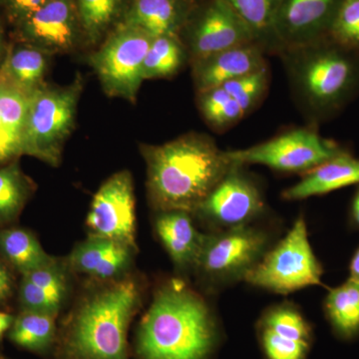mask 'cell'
Listing matches in <instances>:
<instances>
[{
  "mask_svg": "<svg viewBox=\"0 0 359 359\" xmlns=\"http://www.w3.org/2000/svg\"><path fill=\"white\" fill-rule=\"evenodd\" d=\"M145 280L134 273L94 283L75 302L61 335L63 359H128L127 332L140 309Z\"/></svg>",
  "mask_w": 359,
  "mask_h": 359,
  "instance_id": "7a4b0ae2",
  "label": "cell"
},
{
  "mask_svg": "<svg viewBox=\"0 0 359 359\" xmlns=\"http://www.w3.org/2000/svg\"><path fill=\"white\" fill-rule=\"evenodd\" d=\"M351 224L353 228L359 229V187L351 202Z\"/></svg>",
  "mask_w": 359,
  "mask_h": 359,
  "instance_id": "74e56055",
  "label": "cell"
},
{
  "mask_svg": "<svg viewBox=\"0 0 359 359\" xmlns=\"http://www.w3.org/2000/svg\"><path fill=\"white\" fill-rule=\"evenodd\" d=\"M18 23L21 41L50 55L72 50L82 32L75 0H50Z\"/></svg>",
  "mask_w": 359,
  "mask_h": 359,
  "instance_id": "5bb4252c",
  "label": "cell"
},
{
  "mask_svg": "<svg viewBox=\"0 0 359 359\" xmlns=\"http://www.w3.org/2000/svg\"><path fill=\"white\" fill-rule=\"evenodd\" d=\"M6 51L4 35H2L1 30H0V68H1L2 63H4V58H6Z\"/></svg>",
  "mask_w": 359,
  "mask_h": 359,
  "instance_id": "ab89813d",
  "label": "cell"
},
{
  "mask_svg": "<svg viewBox=\"0 0 359 359\" xmlns=\"http://www.w3.org/2000/svg\"><path fill=\"white\" fill-rule=\"evenodd\" d=\"M328 39L348 50L359 51V0H344Z\"/></svg>",
  "mask_w": 359,
  "mask_h": 359,
  "instance_id": "d6a6232c",
  "label": "cell"
},
{
  "mask_svg": "<svg viewBox=\"0 0 359 359\" xmlns=\"http://www.w3.org/2000/svg\"><path fill=\"white\" fill-rule=\"evenodd\" d=\"M189 1H192V0H189Z\"/></svg>",
  "mask_w": 359,
  "mask_h": 359,
  "instance_id": "b9f144b4",
  "label": "cell"
},
{
  "mask_svg": "<svg viewBox=\"0 0 359 359\" xmlns=\"http://www.w3.org/2000/svg\"><path fill=\"white\" fill-rule=\"evenodd\" d=\"M323 269L309 241L306 219H297L285 237L245 276L254 287L287 294L321 285Z\"/></svg>",
  "mask_w": 359,
  "mask_h": 359,
  "instance_id": "8992f818",
  "label": "cell"
},
{
  "mask_svg": "<svg viewBox=\"0 0 359 359\" xmlns=\"http://www.w3.org/2000/svg\"><path fill=\"white\" fill-rule=\"evenodd\" d=\"M140 150L149 201L157 212L193 214L233 165L211 137L196 132L161 145L142 144Z\"/></svg>",
  "mask_w": 359,
  "mask_h": 359,
  "instance_id": "6da1fadb",
  "label": "cell"
},
{
  "mask_svg": "<svg viewBox=\"0 0 359 359\" xmlns=\"http://www.w3.org/2000/svg\"><path fill=\"white\" fill-rule=\"evenodd\" d=\"M83 86V78L78 73L69 84L45 83L33 92L26 120L25 155L52 167L60 164L66 141L75 128Z\"/></svg>",
  "mask_w": 359,
  "mask_h": 359,
  "instance_id": "5b68a950",
  "label": "cell"
},
{
  "mask_svg": "<svg viewBox=\"0 0 359 359\" xmlns=\"http://www.w3.org/2000/svg\"><path fill=\"white\" fill-rule=\"evenodd\" d=\"M82 32L90 43L100 41L124 9L125 0H75Z\"/></svg>",
  "mask_w": 359,
  "mask_h": 359,
  "instance_id": "f1b7e54d",
  "label": "cell"
},
{
  "mask_svg": "<svg viewBox=\"0 0 359 359\" xmlns=\"http://www.w3.org/2000/svg\"><path fill=\"white\" fill-rule=\"evenodd\" d=\"M49 56L50 54L39 47L21 41L7 49L0 70L15 86L32 95L46 83L44 78Z\"/></svg>",
  "mask_w": 359,
  "mask_h": 359,
  "instance_id": "7402d4cb",
  "label": "cell"
},
{
  "mask_svg": "<svg viewBox=\"0 0 359 359\" xmlns=\"http://www.w3.org/2000/svg\"><path fill=\"white\" fill-rule=\"evenodd\" d=\"M14 320L15 314L0 309V340L4 339V335H7V332L13 327Z\"/></svg>",
  "mask_w": 359,
  "mask_h": 359,
  "instance_id": "8d00e7d4",
  "label": "cell"
},
{
  "mask_svg": "<svg viewBox=\"0 0 359 359\" xmlns=\"http://www.w3.org/2000/svg\"><path fill=\"white\" fill-rule=\"evenodd\" d=\"M56 318L39 311H18L7 337L21 349L46 354L55 341Z\"/></svg>",
  "mask_w": 359,
  "mask_h": 359,
  "instance_id": "cb8c5ba5",
  "label": "cell"
},
{
  "mask_svg": "<svg viewBox=\"0 0 359 359\" xmlns=\"http://www.w3.org/2000/svg\"><path fill=\"white\" fill-rule=\"evenodd\" d=\"M261 327L269 328L280 337L311 344V332L308 321L290 304H280L266 311Z\"/></svg>",
  "mask_w": 359,
  "mask_h": 359,
  "instance_id": "4dcf8cb0",
  "label": "cell"
},
{
  "mask_svg": "<svg viewBox=\"0 0 359 359\" xmlns=\"http://www.w3.org/2000/svg\"><path fill=\"white\" fill-rule=\"evenodd\" d=\"M189 0H133L123 22L152 37L179 35L190 14Z\"/></svg>",
  "mask_w": 359,
  "mask_h": 359,
  "instance_id": "ffe728a7",
  "label": "cell"
},
{
  "mask_svg": "<svg viewBox=\"0 0 359 359\" xmlns=\"http://www.w3.org/2000/svg\"><path fill=\"white\" fill-rule=\"evenodd\" d=\"M20 276L0 257V309L8 311L18 295Z\"/></svg>",
  "mask_w": 359,
  "mask_h": 359,
  "instance_id": "e575fe53",
  "label": "cell"
},
{
  "mask_svg": "<svg viewBox=\"0 0 359 359\" xmlns=\"http://www.w3.org/2000/svg\"><path fill=\"white\" fill-rule=\"evenodd\" d=\"M349 278L359 283V247L354 252L349 264Z\"/></svg>",
  "mask_w": 359,
  "mask_h": 359,
  "instance_id": "f35d334b",
  "label": "cell"
},
{
  "mask_svg": "<svg viewBox=\"0 0 359 359\" xmlns=\"http://www.w3.org/2000/svg\"><path fill=\"white\" fill-rule=\"evenodd\" d=\"M269 245L268 233L252 224L204 233L194 271L214 287L245 280Z\"/></svg>",
  "mask_w": 359,
  "mask_h": 359,
  "instance_id": "52a82bcc",
  "label": "cell"
},
{
  "mask_svg": "<svg viewBox=\"0 0 359 359\" xmlns=\"http://www.w3.org/2000/svg\"><path fill=\"white\" fill-rule=\"evenodd\" d=\"M136 252L110 238L88 236L65 259L73 275L83 276L93 283H107L131 273Z\"/></svg>",
  "mask_w": 359,
  "mask_h": 359,
  "instance_id": "9a60e30c",
  "label": "cell"
},
{
  "mask_svg": "<svg viewBox=\"0 0 359 359\" xmlns=\"http://www.w3.org/2000/svg\"><path fill=\"white\" fill-rule=\"evenodd\" d=\"M250 28L255 41L264 51H276L280 46L275 34L278 0H224Z\"/></svg>",
  "mask_w": 359,
  "mask_h": 359,
  "instance_id": "484cf974",
  "label": "cell"
},
{
  "mask_svg": "<svg viewBox=\"0 0 359 359\" xmlns=\"http://www.w3.org/2000/svg\"><path fill=\"white\" fill-rule=\"evenodd\" d=\"M243 167L233 163L193 216L217 231L248 226L259 219L266 209L264 198Z\"/></svg>",
  "mask_w": 359,
  "mask_h": 359,
  "instance_id": "30bf717a",
  "label": "cell"
},
{
  "mask_svg": "<svg viewBox=\"0 0 359 359\" xmlns=\"http://www.w3.org/2000/svg\"><path fill=\"white\" fill-rule=\"evenodd\" d=\"M0 359H11V358H7V356L4 355V353H0Z\"/></svg>",
  "mask_w": 359,
  "mask_h": 359,
  "instance_id": "60d3db41",
  "label": "cell"
},
{
  "mask_svg": "<svg viewBox=\"0 0 359 359\" xmlns=\"http://www.w3.org/2000/svg\"><path fill=\"white\" fill-rule=\"evenodd\" d=\"M290 83L313 119H327L359 90V51L325 39L280 52Z\"/></svg>",
  "mask_w": 359,
  "mask_h": 359,
  "instance_id": "277c9868",
  "label": "cell"
},
{
  "mask_svg": "<svg viewBox=\"0 0 359 359\" xmlns=\"http://www.w3.org/2000/svg\"><path fill=\"white\" fill-rule=\"evenodd\" d=\"M153 39L141 28L121 22L91 54L89 65L106 95L136 102L144 81V60Z\"/></svg>",
  "mask_w": 359,
  "mask_h": 359,
  "instance_id": "ba28073f",
  "label": "cell"
},
{
  "mask_svg": "<svg viewBox=\"0 0 359 359\" xmlns=\"http://www.w3.org/2000/svg\"><path fill=\"white\" fill-rule=\"evenodd\" d=\"M86 226L88 236L110 238L138 250L134 182L128 170L113 174L97 190Z\"/></svg>",
  "mask_w": 359,
  "mask_h": 359,
  "instance_id": "7c38bea8",
  "label": "cell"
},
{
  "mask_svg": "<svg viewBox=\"0 0 359 359\" xmlns=\"http://www.w3.org/2000/svg\"><path fill=\"white\" fill-rule=\"evenodd\" d=\"M0 257L18 276L50 263L55 257L45 252L32 230L18 224L0 228Z\"/></svg>",
  "mask_w": 359,
  "mask_h": 359,
  "instance_id": "44dd1931",
  "label": "cell"
},
{
  "mask_svg": "<svg viewBox=\"0 0 359 359\" xmlns=\"http://www.w3.org/2000/svg\"><path fill=\"white\" fill-rule=\"evenodd\" d=\"M37 186L23 171L20 159L0 167V228L18 223Z\"/></svg>",
  "mask_w": 359,
  "mask_h": 359,
  "instance_id": "603a6c76",
  "label": "cell"
},
{
  "mask_svg": "<svg viewBox=\"0 0 359 359\" xmlns=\"http://www.w3.org/2000/svg\"><path fill=\"white\" fill-rule=\"evenodd\" d=\"M264 52L254 41L193 60V79L198 93L264 69L266 67Z\"/></svg>",
  "mask_w": 359,
  "mask_h": 359,
  "instance_id": "e0dca14e",
  "label": "cell"
},
{
  "mask_svg": "<svg viewBox=\"0 0 359 359\" xmlns=\"http://www.w3.org/2000/svg\"><path fill=\"white\" fill-rule=\"evenodd\" d=\"M346 152L339 144L311 128L294 129L241 150L226 151L231 163L263 165L287 173H308L327 161Z\"/></svg>",
  "mask_w": 359,
  "mask_h": 359,
  "instance_id": "9c48e42d",
  "label": "cell"
},
{
  "mask_svg": "<svg viewBox=\"0 0 359 359\" xmlns=\"http://www.w3.org/2000/svg\"><path fill=\"white\" fill-rule=\"evenodd\" d=\"M72 276L65 257H54L50 263L20 276L16 295L18 311L57 316L69 299Z\"/></svg>",
  "mask_w": 359,
  "mask_h": 359,
  "instance_id": "2e32d148",
  "label": "cell"
},
{
  "mask_svg": "<svg viewBox=\"0 0 359 359\" xmlns=\"http://www.w3.org/2000/svg\"><path fill=\"white\" fill-rule=\"evenodd\" d=\"M264 351L269 359H304L311 344L280 337L271 330L261 327Z\"/></svg>",
  "mask_w": 359,
  "mask_h": 359,
  "instance_id": "836d02e7",
  "label": "cell"
},
{
  "mask_svg": "<svg viewBox=\"0 0 359 359\" xmlns=\"http://www.w3.org/2000/svg\"><path fill=\"white\" fill-rule=\"evenodd\" d=\"M30 96L0 70V117L25 155V134Z\"/></svg>",
  "mask_w": 359,
  "mask_h": 359,
  "instance_id": "83f0119b",
  "label": "cell"
},
{
  "mask_svg": "<svg viewBox=\"0 0 359 359\" xmlns=\"http://www.w3.org/2000/svg\"><path fill=\"white\" fill-rule=\"evenodd\" d=\"M193 215L182 210L157 212L154 219L156 233L176 268L194 269L199 256L204 233L194 224Z\"/></svg>",
  "mask_w": 359,
  "mask_h": 359,
  "instance_id": "ac0fdd59",
  "label": "cell"
},
{
  "mask_svg": "<svg viewBox=\"0 0 359 359\" xmlns=\"http://www.w3.org/2000/svg\"><path fill=\"white\" fill-rule=\"evenodd\" d=\"M181 33L192 61L255 41L250 28L224 0H208L191 9Z\"/></svg>",
  "mask_w": 359,
  "mask_h": 359,
  "instance_id": "8fae6325",
  "label": "cell"
},
{
  "mask_svg": "<svg viewBox=\"0 0 359 359\" xmlns=\"http://www.w3.org/2000/svg\"><path fill=\"white\" fill-rule=\"evenodd\" d=\"M353 185H359V159L346 151L304 174L299 183L283 191V198L304 200Z\"/></svg>",
  "mask_w": 359,
  "mask_h": 359,
  "instance_id": "d6986e66",
  "label": "cell"
},
{
  "mask_svg": "<svg viewBox=\"0 0 359 359\" xmlns=\"http://www.w3.org/2000/svg\"><path fill=\"white\" fill-rule=\"evenodd\" d=\"M325 314L334 334L351 340L359 335V283L348 280L330 290L325 299Z\"/></svg>",
  "mask_w": 359,
  "mask_h": 359,
  "instance_id": "d4e9b609",
  "label": "cell"
},
{
  "mask_svg": "<svg viewBox=\"0 0 359 359\" xmlns=\"http://www.w3.org/2000/svg\"><path fill=\"white\" fill-rule=\"evenodd\" d=\"M198 98L203 117L214 129L229 128L245 115L237 101L223 87L201 92L198 93Z\"/></svg>",
  "mask_w": 359,
  "mask_h": 359,
  "instance_id": "f546056e",
  "label": "cell"
},
{
  "mask_svg": "<svg viewBox=\"0 0 359 359\" xmlns=\"http://www.w3.org/2000/svg\"><path fill=\"white\" fill-rule=\"evenodd\" d=\"M188 51L179 35L154 37L143 65V80L174 76L188 58Z\"/></svg>",
  "mask_w": 359,
  "mask_h": 359,
  "instance_id": "4316f807",
  "label": "cell"
},
{
  "mask_svg": "<svg viewBox=\"0 0 359 359\" xmlns=\"http://www.w3.org/2000/svg\"><path fill=\"white\" fill-rule=\"evenodd\" d=\"M49 1L50 0H6L9 15L18 22Z\"/></svg>",
  "mask_w": 359,
  "mask_h": 359,
  "instance_id": "d590c367",
  "label": "cell"
},
{
  "mask_svg": "<svg viewBox=\"0 0 359 359\" xmlns=\"http://www.w3.org/2000/svg\"><path fill=\"white\" fill-rule=\"evenodd\" d=\"M344 0H278L275 34L280 53L327 39Z\"/></svg>",
  "mask_w": 359,
  "mask_h": 359,
  "instance_id": "4fadbf2b",
  "label": "cell"
},
{
  "mask_svg": "<svg viewBox=\"0 0 359 359\" xmlns=\"http://www.w3.org/2000/svg\"><path fill=\"white\" fill-rule=\"evenodd\" d=\"M269 78L268 67H266L257 72L231 80L221 87L237 101L247 114L263 99L269 87Z\"/></svg>",
  "mask_w": 359,
  "mask_h": 359,
  "instance_id": "1f68e13d",
  "label": "cell"
},
{
  "mask_svg": "<svg viewBox=\"0 0 359 359\" xmlns=\"http://www.w3.org/2000/svg\"><path fill=\"white\" fill-rule=\"evenodd\" d=\"M216 325L207 302L182 280L161 283L137 337L141 359H207Z\"/></svg>",
  "mask_w": 359,
  "mask_h": 359,
  "instance_id": "3957f363",
  "label": "cell"
}]
</instances>
